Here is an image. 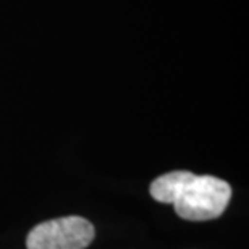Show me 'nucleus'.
I'll list each match as a JSON object with an SVG mask.
<instances>
[{
  "instance_id": "obj_2",
  "label": "nucleus",
  "mask_w": 249,
  "mask_h": 249,
  "mask_svg": "<svg viewBox=\"0 0 249 249\" xmlns=\"http://www.w3.org/2000/svg\"><path fill=\"white\" fill-rule=\"evenodd\" d=\"M96 236L94 225L83 217H62L39 223L26 238L28 249H86Z\"/></svg>"
},
{
  "instance_id": "obj_1",
  "label": "nucleus",
  "mask_w": 249,
  "mask_h": 249,
  "mask_svg": "<svg viewBox=\"0 0 249 249\" xmlns=\"http://www.w3.org/2000/svg\"><path fill=\"white\" fill-rule=\"evenodd\" d=\"M149 193L157 202L173 204L177 215L189 222H207L220 217L231 199L227 181L212 175H194L175 170L156 178Z\"/></svg>"
}]
</instances>
